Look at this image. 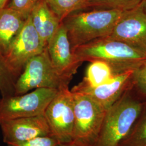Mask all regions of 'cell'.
I'll use <instances>...</instances> for the list:
<instances>
[{"label":"cell","instance_id":"cell-8","mask_svg":"<svg viewBox=\"0 0 146 146\" xmlns=\"http://www.w3.org/2000/svg\"><path fill=\"white\" fill-rule=\"evenodd\" d=\"M47 46L33 26L29 15L5 58L9 67L19 76L28 61L42 53Z\"/></svg>","mask_w":146,"mask_h":146},{"label":"cell","instance_id":"cell-20","mask_svg":"<svg viewBox=\"0 0 146 146\" xmlns=\"http://www.w3.org/2000/svg\"><path fill=\"white\" fill-rule=\"evenodd\" d=\"M131 87L142 100L146 102V64L136 69L132 78Z\"/></svg>","mask_w":146,"mask_h":146},{"label":"cell","instance_id":"cell-14","mask_svg":"<svg viewBox=\"0 0 146 146\" xmlns=\"http://www.w3.org/2000/svg\"><path fill=\"white\" fill-rule=\"evenodd\" d=\"M29 18L38 35L47 44L61 23L45 0H39L37 2L29 14Z\"/></svg>","mask_w":146,"mask_h":146},{"label":"cell","instance_id":"cell-27","mask_svg":"<svg viewBox=\"0 0 146 146\" xmlns=\"http://www.w3.org/2000/svg\"><path fill=\"white\" fill-rule=\"evenodd\" d=\"M145 64H146V62H145Z\"/></svg>","mask_w":146,"mask_h":146},{"label":"cell","instance_id":"cell-1","mask_svg":"<svg viewBox=\"0 0 146 146\" xmlns=\"http://www.w3.org/2000/svg\"><path fill=\"white\" fill-rule=\"evenodd\" d=\"M146 105L131 86L108 109L94 146H120L130 134Z\"/></svg>","mask_w":146,"mask_h":146},{"label":"cell","instance_id":"cell-5","mask_svg":"<svg viewBox=\"0 0 146 146\" xmlns=\"http://www.w3.org/2000/svg\"><path fill=\"white\" fill-rule=\"evenodd\" d=\"M71 79L61 75L50 61L47 48L28 61L17 79L15 95L28 93L32 89L50 88L56 90L69 87Z\"/></svg>","mask_w":146,"mask_h":146},{"label":"cell","instance_id":"cell-13","mask_svg":"<svg viewBox=\"0 0 146 146\" xmlns=\"http://www.w3.org/2000/svg\"><path fill=\"white\" fill-rule=\"evenodd\" d=\"M28 17L5 7L0 11V52L5 56Z\"/></svg>","mask_w":146,"mask_h":146},{"label":"cell","instance_id":"cell-3","mask_svg":"<svg viewBox=\"0 0 146 146\" xmlns=\"http://www.w3.org/2000/svg\"><path fill=\"white\" fill-rule=\"evenodd\" d=\"M125 11L93 9L76 11L62 21L72 49L108 36Z\"/></svg>","mask_w":146,"mask_h":146},{"label":"cell","instance_id":"cell-19","mask_svg":"<svg viewBox=\"0 0 146 146\" xmlns=\"http://www.w3.org/2000/svg\"><path fill=\"white\" fill-rule=\"evenodd\" d=\"M120 146H146V105L130 134Z\"/></svg>","mask_w":146,"mask_h":146},{"label":"cell","instance_id":"cell-17","mask_svg":"<svg viewBox=\"0 0 146 146\" xmlns=\"http://www.w3.org/2000/svg\"><path fill=\"white\" fill-rule=\"evenodd\" d=\"M142 0H87L84 9L129 11L140 5Z\"/></svg>","mask_w":146,"mask_h":146},{"label":"cell","instance_id":"cell-9","mask_svg":"<svg viewBox=\"0 0 146 146\" xmlns=\"http://www.w3.org/2000/svg\"><path fill=\"white\" fill-rule=\"evenodd\" d=\"M3 140L7 145L22 143L34 138L50 136L44 115L0 121Z\"/></svg>","mask_w":146,"mask_h":146},{"label":"cell","instance_id":"cell-6","mask_svg":"<svg viewBox=\"0 0 146 146\" xmlns=\"http://www.w3.org/2000/svg\"><path fill=\"white\" fill-rule=\"evenodd\" d=\"M58 92L54 89L37 88L31 93L0 98V121L44 115Z\"/></svg>","mask_w":146,"mask_h":146},{"label":"cell","instance_id":"cell-18","mask_svg":"<svg viewBox=\"0 0 146 146\" xmlns=\"http://www.w3.org/2000/svg\"><path fill=\"white\" fill-rule=\"evenodd\" d=\"M18 77L0 52V93L2 98L15 95V86Z\"/></svg>","mask_w":146,"mask_h":146},{"label":"cell","instance_id":"cell-22","mask_svg":"<svg viewBox=\"0 0 146 146\" xmlns=\"http://www.w3.org/2000/svg\"><path fill=\"white\" fill-rule=\"evenodd\" d=\"M60 143L51 136H40L19 143L9 144L7 146H58Z\"/></svg>","mask_w":146,"mask_h":146},{"label":"cell","instance_id":"cell-15","mask_svg":"<svg viewBox=\"0 0 146 146\" xmlns=\"http://www.w3.org/2000/svg\"><path fill=\"white\" fill-rule=\"evenodd\" d=\"M116 75L108 63L102 60H94L90 62L84 78L78 84L88 87H98L108 83Z\"/></svg>","mask_w":146,"mask_h":146},{"label":"cell","instance_id":"cell-4","mask_svg":"<svg viewBox=\"0 0 146 146\" xmlns=\"http://www.w3.org/2000/svg\"><path fill=\"white\" fill-rule=\"evenodd\" d=\"M74 125L72 142L94 146L107 110L88 95L73 93Z\"/></svg>","mask_w":146,"mask_h":146},{"label":"cell","instance_id":"cell-12","mask_svg":"<svg viewBox=\"0 0 146 146\" xmlns=\"http://www.w3.org/2000/svg\"><path fill=\"white\" fill-rule=\"evenodd\" d=\"M135 70H130L117 74L108 83L98 87H88L78 84L70 90L88 95L107 110L131 86Z\"/></svg>","mask_w":146,"mask_h":146},{"label":"cell","instance_id":"cell-10","mask_svg":"<svg viewBox=\"0 0 146 146\" xmlns=\"http://www.w3.org/2000/svg\"><path fill=\"white\" fill-rule=\"evenodd\" d=\"M47 48L53 67L61 75L72 80L82 63L74 54L62 23L48 43Z\"/></svg>","mask_w":146,"mask_h":146},{"label":"cell","instance_id":"cell-21","mask_svg":"<svg viewBox=\"0 0 146 146\" xmlns=\"http://www.w3.org/2000/svg\"><path fill=\"white\" fill-rule=\"evenodd\" d=\"M39 0H9L5 7L28 17L34 7Z\"/></svg>","mask_w":146,"mask_h":146},{"label":"cell","instance_id":"cell-2","mask_svg":"<svg viewBox=\"0 0 146 146\" xmlns=\"http://www.w3.org/2000/svg\"><path fill=\"white\" fill-rule=\"evenodd\" d=\"M79 61L102 60L108 63L116 74L136 70L146 62V55L137 48L104 37L73 49Z\"/></svg>","mask_w":146,"mask_h":146},{"label":"cell","instance_id":"cell-26","mask_svg":"<svg viewBox=\"0 0 146 146\" xmlns=\"http://www.w3.org/2000/svg\"><path fill=\"white\" fill-rule=\"evenodd\" d=\"M141 50L146 55V39L145 41L143 43L142 46L141 47Z\"/></svg>","mask_w":146,"mask_h":146},{"label":"cell","instance_id":"cell-25","mask_svg":"<svg viewBox=\"0 0 146 146\" xmlns=\"http://www.w3.org/2000/svg\"><path fill=\"white\" fill-rule=\"evenodd\" d=\"M58 146H82L77 145L76 143H74L73 142H70L67 143H60Z\"/></svg>","mask_w":146,"mask_h":146},{"label":"cell","instance_id":"cell-23","mask_svg":"<svg viewBox=\"0 0 146 146\" xmlns=\"http://www.w3.org/2000/svg\"><path fill=\"white\" fill-rule=\"evenodd\" d=\"M9 0H0V11L5 8Z\"/></svg>","mask_w":146,"mask_h":146},{"label":"cell","instance_id":"cell-11","mask_svg":"<svg viewBox=\"0 0 146 146\" xmlns=\"http://www.w3.org/2000/svg\"><path fill=\"white\" fill-rule=\"evenodd\" d=\"M107 37L141 50L146 39V15L140 5L133 9L125 11L110 35Z\"/></svg>","mask_w":146,"mask_h":146},{"label":"cell","instance_id":"cell-24","mask_svg":"<svg viewBox=\"0 0 146 146\" xmlns=\"http://www.w3.org/2000/svg\"><path fill=\"white\" fill-rule=\"evenodd\" d=\"M141 8L146 15V0H142L140 3Z\"/></svg>","mask_w":146,"mask_h":146},{"label":"cell","instance_id":"cell-16","mask_svg":"<svg viewBox=\"0 0 146 146\" xmlns=\"http://www.w3.org/2000/svg\"><path fill=\"white\" fill-rule=\"evenodd\" d=\"M51 11L61 22L67 16L84 10L87 0H45Z\"/></svg>","mask_w":146,"mask_h":146},{"label":"cell","instance_id":"cell-7","mask_svg":"<svg viewBox=\"0 0 146 146\" xmlns=\"http://www.w3.org/2000/svg\"><path fill=\"white\" fill-rule=\"evenodd\" d=\"M50 136L60 143L72 142L74 125L73 94L69 87L58 93L44 111Z\"/></svg>","mask_w":146,"mask_h":146}]
</instances>
